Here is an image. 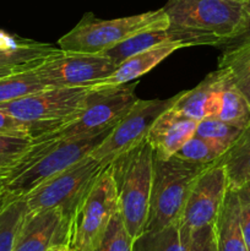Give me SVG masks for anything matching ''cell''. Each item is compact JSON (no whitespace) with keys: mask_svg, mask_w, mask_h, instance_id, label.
Segmentation results:
<instances>
[{"mask_svg":"<svg viewBox=\"0 0 250 251\" xmlns=\"http://www.w3.org/2000/svg\"><path fill=\"white\" fill-rule=\"evenodd\" d=\"M171 42L185 47H223L237 32L244 1L239 0H167Z\"/></svg>","mask_w":250,"mask_h":251,"instance_id":"obj_2","label":"cell"},{"mask_svg":"<svg viewBox=\"0 0 250 251\" xmlns=\"http://www.w3.org/2000/svg\"><path fill=\"white\" fill-rule=\"evenodd\" d=\"M250 42V0H244V9H243V17L239 27L234 36L222 47L223 49L233 48L240 46L243 43Z\"/></svg>","mask_w":250,"mask_h":251,"instance_id":"obj_33","label":"cell"},{"mask_svg":"<svg viewBox=\"0 0 250 251\" xmlns=\"http://www.w3.org/2000/svg\"><path fill=\"white\" fill-rule=\"evenodd\" d=\"M191 234L179 223L159 230L144 232L134 239L132 251H190Z\"/></svg>","mask_w":250,"mask_h":251,"instance_id":"obj_20","label":"cell"},{"mask_svg":"<svg viewBox=\"0 0 250 251\" xmlns=\"http://www.w3.org/2000/svg\"><path fill=\"white\" fill-rule=\"evenodd\" d=\"M0 135L33 139L31 127L26 123L16 119L1 109H0Z\"/></svg>","mask_w":250,"mask_h":251,"instance_id":"obj_30","label":"cell"},{"mask_svg":"<svg viewBox=\"0 0 250 251\" xmlns=\"http://www.w3.org/2000/svg\"><path fill=\"white\" fill-rule=\"evenodd\" d=\"M174 156L189 163L203 164V166L216 163L222 157L207 141L196 135L189 139Z\"/></svg>","mask_w":250,"mask_h":251,"instance_id":"obj_29","label":"cell"},{"mask_svg":"<svg viewBox=\"0 0 250 251\" xmlns=\"http://www.w3.org/2000/svg\"><path fill=\"white\" fill-rule=\"evenodd\" d=\"M48 251H76L71 245L63 244V245H56V247L50 248Z\"/></svg>","mask_w":250,"mask_h":251,"instance_id":"obj_36","label":"cell"},{"mask_svg":"<svg viewBox=\"0 0 250 251\" xmlns=\"http://www.w3.org/2000/svg\"><path fill=\"white\" fill-rule=\"evenodd\" d=\"M92 156L81 159L42 183L25 196L29 211L60 210L73 221L78 206L104 168Z\"/></svg>","mask_w":250,"mask_h":251,"instance_id":"obj_8","label":"cell"},{"mask_svg":"<svg viewBox=\"0 0 250 251\" xmlns=\"http://www.w3.org/2000/svg\"><path fill=\"white\" fill-rule=\"evenodd\" d=\"M39 65V64H38ZM29 68H34V66H26V68H5V69H0V77H4V76L11 75V74L17 73V71L25 70V69H29Z\"/></svg>","mask_w":250,"mask_h":251,"instance_id":"obj_34","label":"cell"},{"mask_svg":"<svg viewBox=\"0 0 250 251\" xmlns=\"http://www.w3.org/2000/svg\"><path fill=\"white\" fill-rule=\"evenodd\" d=\"M34 68L25 69L11 75L0 77V103L19 100L46 88H50L42 82L34 71Z\"/></svg>","mask_w":250,"mask_h":251,"instance_id":"obj_24","label":"cell"},{"mask_svg":"<svg viewBox=\"0 0 250 251\" xmlns=\"http://www.w3.org/2000/svg\"><path fill=\"white\" fill-rule=\"evenodd\" d=\"M176 95L167 100H139L113 126L100 146L91 153L104 166L146 141L150 127L164 110L173 105Z\"/></svg>","mask_w":250,"mask_h":251,"instance_id":"obj_10","label":"cell"},{"mask_svg":"<svg viewBox=\"0 0 250 251\" xmlns=\"http://www.w3.org/2000/svg\"><path fill=\"white\" fill-rule=\"evenodd\" d=\"M190 251H217L213 226H207L191 233Z\"/></svg>","mask_w":250,"mask_h":251,"instance_id":"obj_32","label":"cell"},{"mask_svg":"<svg viewBox=\"0 0 250 251\" xmlns=\"http://www.w3.org/2000/svg\"><path fill=\"white\" fill-rule=\"evenodd\" d=\"M220 70V82H217L208 97L205 118H217L227 124L244 130L250 125V103L235 87L227 73L222 69Z\"/></svg>","mask_w":250,"mask_h":251,"instance_id":"obj_15","label":"cell"},{"mask_svg":"<svg viewBox=\"0 0 250 251\" xmlns=\"http://www.w3.org/2000/svg\"><path fill=\"white\" fill-rule=\"evenodd\" d=\"M33 139L0 135V178L11 171L26 154Z\"/></svg>","mask_w":250,"mask_h":251,"instance_id":"obj_28","label":"cell"},{"mask_svg":"<svg viewBox=\"0 0 250 251\" xmlns=\"http://www.w3.org/2000/svg\"><path fill=\"white\" fill-rule=\"evenodd\" d=\"M112 129L68 139H33L19 163L0 178V190L12 199L25 198L51 176L91 156Z\"/></svg>","mask_w":250,"mask_h":251,"instance_id":"obj_1","label":"cell"},{"mask_svg":"<svg viewBox=\"0 0 250 251\" xmlns=\"http://www.w3.org/2000/svg\"><path fill=\"white\" fill-rule=\"evenodd\" d=\"M24 198L12 199L0 212V251H12L17 235L28 213Z\"/></svg>","mask_w":250,"mask_h":251,"instance_id":"obj_26","label":"cell"},{"mask_svg":"<svg viewBox=\"0 0 250 251\" xmlns=\"http://www.w3.org/2000/svg\"><path fill=\"white\" fill-rule=\"evenodd\" d=\"M210 166L189 163L175 156L161 159L153 154L151 200L145 232L163 229L179 222L191 185Z\"/></svg>","mask_w":250,"mask_h":251,"instance_id":"obj_5","label":"cell"},{"mask_svg":"<svg viewBox=\"0 0 250 251\" xmlns=\"http://www.w3.org/2000/svg\"><path fill=\"white\" fill-rule=\"evenodd\" d=\"M166 42H171L168 33H167V28L150 29V31L140 32V33L124 39L113 48L105 50L103 54H105L118 66L125 59L130 58L135 54L141 53V51L152 48V47L166 43Z\"/></svg>","mask_w":250,"mask_h":251,"instance_id":"obj_23","label":"cell"},{"mask_svg":"<svg viewBox=\"0 0 250 251\" xmlns=\"http://www.w3.org/2000/svg\"><path fill=\"white\" fill-rule=\"evenodd\" d=\"M59 50V47L17 38L0 31V69L37 66Z\"/></svg>","mask_w":250,"mask_h":251,"instance_id":"obj_17","label":"cell"},{"mask_svg":"<svg viewBox=\"0 0 250 251\" xmlns=\"http://www.w3.org/2000/svg\"><path fill=\"white\" fill-rule=\"evenodd\" d=\"M235 190L239 199L240 226H242L243 237H244L247 250L250 251V186L245 185Z\"/></svg>","mask_w":250,"mask_h":251,"instance_id":"obj_31","label":"cell"},{"mask_svg":"<svg viewBox=\"0 0 250 251\" xmlns=\"http://www.w3.org/2000/svg\"><path fill=\"white\" fill-rule=\"evenodd\" d=\"M118 211L117 185L112 166L108 164L74 216L71 247L76 251H92Z\"/></svg>","mask_w":250,"mask_h":251,"instance_id":"obj_9","label":"cell"},{"mask_svg":"<svg viewBox=\"0 0 250 251\" xmlns=\"http://www.w3.org/2000/svg\"><path fill=\"white\" fill-rule=\"evenodd\" d=\"M90 92V87H50L0 103V109L26 123L34 139L74 119L85 108Z\"/></svg>","mask_w":250,"mask_h":251,"instance_id":"obj_6","label":"cell"},{"mask_svg":"<svg viewBox=\"0 0 250 251\" xmlns=\"http://www.w3.org/2000/svg\"><path fill=\"white\" fill-rule=\"evenodd\" d=\"M168 17L163 9L132 16L100 20L87 12L77 25L58 41L63 51L102 54L124 39L150 29H166Z\"/></svg>","mask_w":250,"mask_h":251,"instance_id":"obj_4","label":"cell"},{"mask_svg":"<svg viewBox=\"0 0 250 251\" xmlns=\"http://www.w3.org/2000/svg\"><path fill=\"white\" fill-rule=\"evenodd\" d=\"M118 190L119 212L132 239L145 232L150 212L153 151L144 141L110 163Z\"/></svg>","mask_w":250,"mask_h":251,"instance_id":"obj_3","label":"cell"},{"mask_svg":"<svg viewBox=\"0 0 250 251\" xmlns=\"http://www.w3.org/2000/svg\"><path fill=\"white\" fill-rule=\"evenodd\" d=\"M135 83L91 90L86 105L74 119L34 139L59 140L96 134L113 127L137 100Z\"/></svg>","mask_w":250,"mask_h":251,"instance_id":"obj_7","label":"cell"},{"mask_svg":"<svg viewBox=\"0 0 250 251\" xmlns=\"http://www.w3.org/2000/svg\"><path fill=\"white\" fill-rule=\"evenodd\" d=\"M11 200H12L11 196L7 195V194H5L4 191L0 190V212H1L2 208H4Z\"/></svg>","mask_w":250,"mask_h":251,"instance_id":"obj_35","label":"cell"},{"mask_svg":"<svg viewBox=\"0 0 250 251\" xmlns=\"http://www.w3.org/2000/svg\"><path fill=\"white\" fill-rule=\"evenodd\" d=\"M239 1H244V0H239Z\"/></svg>","mask_w":250,"mask_h":251,"instance_id":"obj_37","label":"cell"},{"mask_svg":"<svg viewBox=\"0 0 250 251\" xmlns=\"http://www.w3.org/2000/svg\"><path fill=\"white\" fill-rule=\"evenodd\" d=\"M183 48L180 43L176 42H166L156 47L146 49L139 54L125 59L122 64L115 68L110 75L96 81L90 86L91 90H100L105 87H117L136 80L140 76L151 71L154 66L168 58L172 53Z\"/></svg>","mask_w":250,"mask_h":251,"instance_id":"obj_16","label":"cell"},{"mask_svg":"<svg viewBox=\"0 0 250 251\" xmlns=\"http://www.w3.org/2000/svg\"><path fill=\"white\" fill-rule=\"evenodd\" d=\"M218 69L227 73L235 87L250 103V42L223 49Z\"/></svg>","mask_w":250,"mask_h":251,"instance_id":"obj_21","label":"cell"},{"mask_svg":"<svg viewBox=\"0 0 250 251\" xmlns=\"http://www.w3.org/2000/svg\"><path fill=\"white\" fill-rule=\"evenodd\" d=\"M73 221L60 210L28 211L12 251H48L71 243Z\"/></svg>","mask_w":250,"mask_h":251,"instance_id":"obj_13","label":"cell"},{"mask_svg":"<svg viewBox=\"0 0 250 251\" xmlns=\"http://www.w3.org/2000/svg\"><path fill=\"white\" fill-rule=\"evenodd\" d=\"M243 129L227 124L217 118H203L198 123L196 136L207 141L221 156L230 149L242 134Z\"/></svg>","mask_w":250,"mask_h":251,"instance_id":"obj_25","label":"cell"},{"mask_svg":"<svg viewBox=\"0 0 250 251\" xmlns=\"http://www.w3.org/2000/svg\"><path fill=\"white\" fill-rule=\"evenodd\" d=\"M218 76H220V71L217 69L208 74L193 90L178 93L172 108L198 123L202 120L205 118V109L208 97L217 83Z\"/></svg>","mask_w":250,"mask_h":251,"instance_id":"obj_22","label":"cell"},{"mask_svg":"<svg viewBox=\"0 0 250 251\" xmlns=\"http://www.w3.org/2000/svg\"><path fill=\"white\" fill-rule=\"evenodd\" d=\"M196 125L198 122L171 107L154 120L149 130L146 141L151 146L154 157L161 159L171 158L195 135Z\"/></svg>","mask_w":250,"mask_h":251,"instance_id":"obj_14","label":"cell"},{"mask_svg":"<svg viewBox=\"0 0 250 251\" xmlns=\"http://www.w3.org/2000/svg\"><path fill=\"white\" fill-rule=\"evenodd\" d=\"M117 65L105 54L58 51L34 68L47 87H90L107 77Z\"/></svg>","mask_w":250,"mask_h":251,"instance_id":"obj_11","label":"cell"},{"mask_svg":"<svg viewBox=\"0 0 250 251\" xmlns=\"http://www.w3.org/2000/svg\"><path fill=\"white\" fill-rule=\"evenodd\" d=\"M220 162L225 169L229 188L250 186V125L243 130Z\"/></svg>","mask_w":250,"mask_h":251,"instance_id":"obj_19","label":"cell"},{"mask_svg":"<svg viewBox=\"0 0 250 251\" xmlns=\"http://www.w3.org/2000/svg\"><path fill=\"white\" fill-rule=\"evenodd\" d=\"M213 228L217 251H248L240 226L239 199L235 189H228Z\"/></svg>","mask_w":250,"mask_h":251,"instance_id":"obj_18","label":"cell"},{"mask_svg":"<svg viewBox=\"0 0 250 251\" xmlns=\"http://www.w3.org/2000/svg\"><path fill=\"white\" fill-rule=\"evenodd\" d=\"M132 244L134 239L127 233L120 212L118 211L92 251H132Z\"/></svg>","mask_w":250,"mask_h":251,"instance_id":"obj_27","label":"cell"},{"mask_svg":"<svg viewBox=\"0 0 250 251\" xmlns=\"http://www.w3.org/2000/svg\"><path fill=\"white\" fill-rule=\"evenodd\" d=\"M229 184L220 161L206 168L191 185L179 226L189 234L216 222Z\"/></svg>","mask_w":250,"mask_h":251,"instance_id":"obj_12","label":"cell"}]
</instances>
